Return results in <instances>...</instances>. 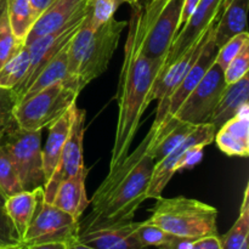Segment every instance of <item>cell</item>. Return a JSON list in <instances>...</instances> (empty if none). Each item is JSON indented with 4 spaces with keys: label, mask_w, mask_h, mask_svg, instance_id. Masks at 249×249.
Here are the masks:
<instances>
[{
    "label": "cell",
    "mask_w": 249,
    "mask_h": 249,
    "mask_svg": "<svg viewBox=\"0 0 249 249\" xmlns=\"http://www.w3.org/2000/svg\"><path fill=\"white\" fill-rule=\"evenodd\" d=\"M126 26L128 34L117 91L118 119L108 173L118 168L130 152L142 114L151 104V89L160 75L163 63L162 61L150 60L141 50L143 33L141 5H133L130 19Z\"/></svg>",
    "instance_id": "obj_1"
},
{
    "label": "cell",
    "mask_w": 249,
    "mask_h": 249,
    "mask_svg": "<svg viewBox=\"0 0 249 249\" xmlns=\"http://www.w3.org/2000/svg\"><path fill=\"white\" fill-rule=\"evenodd\" d=\"M156 134L157 130L151 126L138 147L108 173L90 201L91 213L79 221V232L133 221L136 211L148 199L147 190L155 167L148 146Z\"/></svg>",
    "instance_id": "obj_2"
},
{
    "label": "cell",
    "mask_w": 249,
    "mask_h": 249,
    "mask_svg": "<svg viewBox=\"0 0 249 249\" xmlns=\"http://www.w3.org/2000/svg\"><path fill=\"white\" fill-rule=\"evenodd\" d=\"M216 219L218 209L211 204L185 196H160L147 221L178 237L196 240L218 235Z\"/></svg>",
    "instance_id": "obj_3"
},
{
    "label": "cell",
    "mask_w": 249,
    "mask_h": 249,
    "mask_svg": "<svg viewBox=\"0 0 249 249\" xmlns=\"http://www.w3.org/2000/svg\"><path fill=\"white\" fill-rule=\"evenodd\" d=\"M79 92V88L68 80L44 88L15 106V123L24 130H43L77 102Z\"/></svg>",
    "instance_id": "obj_4"
},
{
    "label": "cell",
    "mask_w": 249,
    "mask_h": 249,
    "mask_svg": "<svg viewBox=\"0 0 249 249\" xmlns=\"http://www.w3.org/2000/svg\"><path fill=\"white\" fill-rule=\"evenodd\" d=\"M185 0H150L142 6V53L164 61L180 29Z\"/></svg>",
    "instance_id": "obj_5"
},
{
    "label": "cell",
    "mask_w": 249,
    "mask_h": 249,
    "mask_svg": "<svg viewBox=\"0 0 249 249\" xmlns=\"http://www.w3.org/2000/svg\"><path fill=\"white\" fill-rule=\"evenodd\" d=\"M0 146L11 160L23 191L43 187L41 130H24L14 122L0 136Z\"/></svg>",
    "instance_id": "obj_6"
},
{
    "label": "cell",
    "mask_w": 249,
    "mask_h": 249,
    "mask_svg": "<svg viewBox=\"0 0 249 249\" xmlns=\"http://www.w3.org/2000/svg\"><path fill=\"white\" fill-rule=\"evenodd\" d=\"M215 131L216 129L213 124H199L187 136L186 140L182 141L169 155L156 162L147 190L148 198L156 199L162 196L163 190L175 173L191 169L198 164L203 158L204 147L214 141Z\"/></svg>",
    "instance_id": "obj_7"
},
{
    "label": "cell",
    "mask_w": 249,
    "mask_h": 249,
    "mask_svg": "<svg viewBox=\"0 0 249 249\" xmlns=\"http://www.w3.org/2000/svg\"><path fill=\"white\" fill-rule=\"evenodd\" d=\"M126 24L128 22L119 21L113 17L97 29H90L74 75L80 90L106 72Z\"/></svg>",
    "instance_id": "obj_8"
},
{
    "label": "cell",
    "mask_w": 249,
    "mask_h": 249,
    "mask_svg": "<svg viewBox=\"0 0 249 249\" xmlns=\"http://www.w3.org/2000/svg\"><path fill=\"white\" fill-rule=\"evenodd\" d=\"M79 235V220L65 213L43 198V190L39 195L33 218L22 238L21 247L46 242L71 243Z\"/></svg>",
    "instance_id": "obj_9"
},
{
    "label": "cell",
    "mask_w": 249,
    "mask_h": 249,
    "mask_svg": "<svg viewBox=\"0 0 249 249\" xmlns=\"http://www.w3.org/2000/svg\"><path fill=\"white\" fill-rule=\"evenodd\" d=\"M225 87L224 70L213 62L201 82L190 92L173 117L194 125L209 123L212 113Z\"/></svg>",
    "instance_id": "obj_10"
},
{
    "label": "cell",
    "mask_w": 249,
    "mask_h": 249,
    "mask_svg": "<svg viewBox=\"0 0 249 249\" xmlns=\"http://www.w3.org/2000/svg\"><path fill=\"white\" fill-rule=\"evenodd\" d=\"M224 1L225 0H199L197 2L190 18L187 19L184 27H181L180 31L178 32L177 36L163 61L158 78L174 61H177L180 56L184 55L189 49H191L198 41V39L208 31L212 24L216 23L221 9H223Z\"/></svg>",
    "instance_id": "obj_11"
},
{
    "label": "cell",
    "mask_w": 249,
    "mask_h": 249,
    "mask_svg": "<svg viewBox=\"0 0 249 249\" xmlns=\"http://www.w3.org/2000/svg\"><path fill=\"white\" fill-rule=\"evenodd\" d=\"M84 18L85 10L61 28L51 32L46 36H40V38L36 39L28 45H26L28 48L29 56H31V66H29V70L24 77L23 82L16 89H14L17 96V102L21 100L22 95L28 89L31 83L36 77L39 71L46 65V62L70 43L71 39L75 36L78 29L80 28Z\"/></svg>",
    "instance_id": "obj_12"
},
{
    "label": "cell",
    "mask_w": 249,
    "mask_h": 249,
    "mask_svg": "<svg viewBox=\"0 0 249 249\" xmlns=\"http://www.w3.org/2000/svg\"><path fill=\"white\" fill-rule=\"evenodd\" d=\"M84 122L85 111L75 106L70 135L63 146L57 165L49 181L43 186V198L49 203L53 201L58 185L67 178L74 175L84 165V157H83V139L85 133Z\"/></svg>",
    "instance_id": "obj_13"
},
{
    "label": "cell",
    "mask_w": 249,
    "mask_h": 249,
    "mask_svg": "<svg viewBox=\"0 0 249 249\" xmlns=\"http://www.w3.org/2000/svg\"><path fill=\"white\" fill-rule=\"evenodd\" d=\"M215 26V24H214ZM216 53H218V46L215 45V40H214V27L212 28L211 33H209L208 38H207L206 43H204L203 48H202L201 53H199L198 57L196 58L194 63H192L191 67L189 68V71L186 72V74L184 75V78L181 79V82L179 83L177 88H175L174 91L172 92V95L168 99L167 104L164 106V111H163V121L160 123V125L158 126V129L160 126L164 125L173 116H174L175 112L178 111L180 106H181L182 102L186 100V97L189 96L190 92L195 89L197 84L201 82V79L203 78V75L206 74L207 71L209 70L213 62L215 61Z\"/></svg>",
    "instance_id": "obj_14"
},
{
    "label": "cell",
    "mask_w": 249,
    "mask_h": 249,
    "mask_svg": "<svg viewBox=\"0 0 249 249\" xmlns=\"http://www.w3.org/2000/svg\"><path fill=\"white\" fill-rule=\"evenodd\" d=\"M135 221L80 231L77 242L94 249H148L134 235Z\"/></svg>",
    "instance_id": "obj_15"
},
{
    "label": "cell",
    "mask_w": 249,
    "mask_h": 249,
    "mask_svg": "<svg viewBox=\"0 0 249 249\" xmlns=\"http://www.w3.org/2000/svg\"><path fill=\"white\" fill-rule=\"evenodd\" d=\"M216 146L229 157L246 158L249 155V105L216 129Z\"/></svg>",
    "instance_id": "obj_16"
},
{
    "label": "cell",
    "mask_w": 249,
    "mask_h": 249,
    "mask_svg": "<svg viewBox=\"0 0 249 249\" xmlns=\"http://www.w3.org/2000/svg\"><path fill=\"white\" fill-rule=\"evenodd\" d=\"M88 173L89 168L84 164L74 175L63 180L56 189L51 201V204L70 214L75 220H80V216L90 204L85 187Z\"/></svg>",
    "instance_id": "obj_17"
},
{
    "label": "cell",
    "mask_w": 249,
    "mask_h": 249,
    "mask_svg": "<svg viewBox=\"0 0 249 249\" xmlns=\"http://www.w3.org/2000/svg\"><path fill=\"white\" fill-rule=\"evenodd\" d=\"M85 10V0H55L34 22L24 45L61 28Z\"/></svg>",
    "instance_id": "obj_18"
},
{
    "label": "cell",
    "mask_w": 249,
    "mask_h": 249,
    "mask_svg": "<svg viewBox=\"0 0 249 249\" xmlns=\"http://www.w3.org/2000/svg\"><path fill=\"white\" fill-rule=\"evenodd\" d=\"M75 106H77V104H73L71 106V108L65 114H62L57 121H55L48 126V139H46V143L44 146V148H41L44 184H46L49 181V179L53 175V170H55L56 165H57L58 158H60L61 152H62L63 146H65L66 140H67L68 135H70Z\"/></svg>",
    "instance_id": "obj_19"
},
{
    "label": "cell",
    "mask_w": 249,
    "mask_h": 249,
    "mask_svg": "<svg viewBox=\"0 0 249 249\" xmlns=\"http://www.w3.org/2000/svg\"><path fill=\"white\" fill-rule=\"evenodd\" d=\"M249 0H225L214 26V40L218 49L236 34L247 32Z\"/></svg>",
    "instance_id": "obj_20"
},
{
    "label": "cell",
    "mask_w": 249,
    "mask_h": 249,
    "mask_svg": "<svg viewBox=\"0 0 249 249\" xmlns=\"http://www.w3.org/2000/svg\"><path fill=\"white\" fill-rule=\"evenodd\" d=\"M249 77L246 74L232 84H226L220 99L212 113L209 123L215 129L220 128L225 122L235 117L246 105H249Z\"/></svg>",
    "instance_id": "obj_21"
},
{
    "label": "cell",
    "mask_w": 249,
    "mask_h": 249,
    "mask_svg": "<svg viewBox=\"0 0 249 249\" xmlns=\"http://www.w3.org/2000/svg\"><path fill=\"white\" fill-rule=\"evenodd\" d=\"M197 125L186 123L172 117L163 126L157 130V134L148 146V153L156 162L169 155L177 148L187 136L195 130Z\"/></svg>",
    "instance_id": "obj_22"
},
{
    "label": "cell",
    "mask_w": 249,
    "mask_h": 249,
    "mask_svg": "<svg viewBox=\"0 0 249 249\" xmlns=\"http://www.w3.org/2000/svg\"><path fill=\"white\" fill-rule=\"evenodd\" d=\"M41 190L43 187H39L33 191H21L18 194L7 197L4 201L5 211H6L7 216L11 220L21 242L27 229H28L29 223L33 218Z\"/></svg>",
    "instance_id": "obj_23"
},
{
    "label": "cell",
    "mask_w": 249,
    "mask_h": 249,
    "mask_svg": "<svg viewBox=\"0 0 249 249\" xmlns=\"http://www.w3.org/2000/svg\"><path fill=\"white\" fill-rule=\"evenodd\" d=\"M68 44L62 49V50L58 51L53 57H51L50 60L46 62V65L39 71V73L36 74V77L34 78L33 82L31 83L28 89H27L26 91H24V94L22 95L21 100H23L24 97L27 96H31V95L39 91V90L44 89V88L46 87H50V85L55 84V83L65 82V80L72 82V80H70V77H68ZM21 100H19V101H21ZM18 102H17V104H18Z\"/></svg>",
    "instance_id": "obj_24"
},
{
    "label": "cell",
    "mask_w": 249,
    "mask_h": 249,
    "mask_svg": "<svg viewBox=\"0 0 249 249\" xmlns=\"http://www.w3.org/2000/svg\"><path fill=\"white\" fill-rule=\"evenodd\" d=\"M6 15L14 36L24 44L36 19L29 0H9Z\"/></svg>",
    "instance_id": "obj_25"
},
{
    "label": "cell",
    "mask_w": 249,
    "mask_h": 249,
    "mask_svg": "<svg viewBox=\"0 0 249 249\" xmlns=\"http://www.w3.org/2000/svg\"><path fill=\"white\" fill-rule=\"evenodd\" d=\"M249 236V185L243 192L240 215L232 228L220 237L221 249H243L248 248Z\"/></svg>",
    "instance_id": "obj_26"
},
{
    "label": "cell",
    "mask_w": 249,
    "mask_h": 249,
    "mask_svg": "<svg viewBox=\"0 0 249 249\" xmlns=\"http://www.w3.org/2000/svg\"><path fill=\"white\" fill-rule=\"evenodd\" d=\"M31 66V56L28 48L22 46L10 60L0 67V88L16 89L26 77Z\"/></svg>",
    "instance_id": "obj_27"
},
{
    "label": "cell",
    "mask_w": 249,
    "mask_h": 249,
    "mask_svg": "<svg viewBox=\"0 0 249 249\" xmlns=\"http://www.w3.org/2000/svg\"><path fill=\"white\" fill-rule=\"evenodd\" d=\"M122 2L124 0H85L84 22L91 28L97 29L113 18Z\"/></svg>",
    "instance_id": "obj_28"
},
{
    "label": "cell",
    "mask_w": 249,
    "mask_h": 249,
    "mask_svg": "<svg viewBox=\"0 0 249 249\" xmlns=\"http://www.w3.org/2000/svg\"><path fill=\"white\" fill-rule=\"evenodd\" d=\"M134 235H135V238L138 240V242L142 247L146 248H162L164 246H167L175 237L174 235L167 232V231L153 225V224L148 223L147 220L141 221V223H135Z\"/></svg>",
    "instance_id": "obj_29"
},
{
    "label": "cell",
    "mask_w": 249,
    "mask_h": 249,
    "mask_svg": "<svg viewBox=\"0 0 249 249\" xmlns=\"http://www.w3.org/2000/svg\"><path fill=\"white\" fill-rule=\"evenodd\" d=\"M23 191L11 160L0 146V196L2 198Z\"/></svg>",
    "instance_id": "obj_30"
},
{
    "label": "cell",
    "mask_w": 249,
    "mask_h": 249,
    "mask_svg": "<svg viewBox=\"0 0 249 249\" xmlns=\"http://www.w3.org/2000/svg\"><path fill=\"white\" fill-rule=\"evenodd\" d=\"M24 44L16 39L10 28L6 11L0 18V67L12 57Z\"/></svg>",
    "instance_id": "obj_31"
},
{
    "label": "cell",
    "mask_w": 249,
    "mask_h": 249,
    "mask_svg": "<svg viewBox=\"0 0 249 249\" xmlns=\"http://www.w3.org/2000/svg\"><path fill=\"white\" fill-rule=\"evenodd\" d=\"M249 43V34L248 32H242V33L236 34L231 39H229L224 45H221L218 49L216 53L215 61L216 65L220 66L223 70H225L229 66V63L241 53L243 46Z\"/></svg>",
    "instance_id": "obj_32"
},
{
    "label": "cell",
    "mask_w": 249,
    "mask_h": 249,
    "mask_svg": "<svg viewBox=\"0 0 249 249\" xmlns=\"http://www.w3.org/2000/svg\"><path fill=\"white\" fill-rule=\"evenodd\" d=\"M249 70V43L243 46L241 53L229 63L224 70V79L226 84H232L248 74Z\"/></svg>",
    "instance_id": "obj_33"
},
{
    "label": "cell",
    "mask_w": 249,
    "mask_h": 249,
    "mask_svg": "<svg viewBox=\"0 0 249 249\" xmlns=\"http://www.w3.org/2000/svg\"><path fill=\"white\" fill-rule=\"evenodd\" d=\"M17 96L14 90L0 88V136L14 123V108Z\"/></svg>",
    "instance_id": "obj_34"
},
{
    "label": "cell",
    "mask_w": 249,
    "mask_h": 249,
    "mask_svg": "<svg viewBox=\"0 0 249 249\" xmlns=\"http://www.w3.org/2000/svg\"><path fill=\"white\" fill-rule=\"evenodd\" d=\"M4 201L5 199L0 196V246H19L21 247L18 235L5 211Z\"/></svg>",
    "instance_id": "obj_35"
},
{
    "label": "cell",
    "mask_w": 249,
    "mask_h": 249,
    "mask_svg": "<svg viewBox=\"0 0 249 249\" xmlns=\"http://www.w3.org/2000/svg\"><path fill=\"white\" fill-rule=\"evenodd\" d=\"M186 249H221L220 236L211 235L192 240Z\"/></svg>",
    "instance_id": "obj_36"
},
{
    "label": "cell",
    "mask_w": 249,
    "mask_h": 249,
    "mask_svg": "<svg viewBox=\"0 0 249 249\" xmlns=\"http://www.w3.org/2000/svg\"><path fill=\"white\" fill-rule=\"evenodd\" d=\"M199 0H185L184 9H182V12H181V18H180V28H181V27H184V24L186 23L187 19L190 18L192 11L195 10V7H196L197 2Z\"/></svg>",
    "instance_id": "obj_37"
},
{
    "label": "cell",
    "mask_w": 249,
    "mask_h": 249,
    "mask_svg": "<svg viewBox=\"0 0 249 249\" xmlns=\"http://www.w3.org/2000/svg\"><path fill=\"white\" fill-rule=\"evenodd\" d=\"M53 1H55V0H29L32 9H33V12L34 15H36V18H38L39 15H40L44 10L48 9Z\"/></svg>",
    "instance_id": "obj_38"
},
{
    "label": "cell",
    "mask_w": 249,
    "mask_h": 249,
    "mask_svg": "<svg viewBox=\"0 0 249 249\" xmlns=\"http://www.w3.org/2000/svg\"><path fill=\"white\" fill-rule=\"evenodd\" d=\"M68 243L65 242H46V243H38V245H32L24 249H66Z\"/></svg>",
    "instance_id": "obj_39"
},
{
    "label": "cell",
    "mask_w": 249,
    "mask_h": 249,
    "mask_svg": "<svg viewBox=\"0 0 249 249\" xmlns=\"http://www.w3.org/2000/svg\"><path fill=\"white\" fill-rule=\"evenodd\" d=\"M66 249H94V248L89 247V246L83 245V243L77 242V240H75V241H73V242L68 243L67 248H66Z\"/></svg>",
    "instance_id": "obj_40"
},
{
    "label": "cell",
    "mask_w": 249,
    "mask_h": 249,
    "mask_svg": "<svg viewBox=\"0 0 249 249\" xmlns=\"http://www.w3.org/2000/svg\"><path fill=\"white\" fill-rule=\"evenodd\" d=\"M7 2H9V0H0V18L4 15V12L6 11Z\"/></svg>",
    "instance_id": "obj_41"
},
{
    "label": "cell",
    "mask_w": 249,
    "mask_h": 249,
    "mask_svg": "<svg viewBox=\"0 0 249 249\" xmlns=\"http://www.w3.org/2000/svg\"><path fill=\"white\" fill-rule=\"evenodd\" d=\"M0 249H23L19 246H0Z\"/></svg>",
    "instance_id": "obj_42"
},
{
    "label": "cell",
    "mask_w": 249,
    "mask_h": 249,
    "mask_svg": "<svg viewBox=\"0 0 249 249\" xmlns=\"http://www.w3.org/2000/svg\"><path fill=\"white\" fill-rule=\"evenodd\" d=\"M124 2H128V4H130L131 6H133V5L138 4L139 0H124Z\"/></svg>",
    "instance_id": "obj_43"
}]
</instances>
